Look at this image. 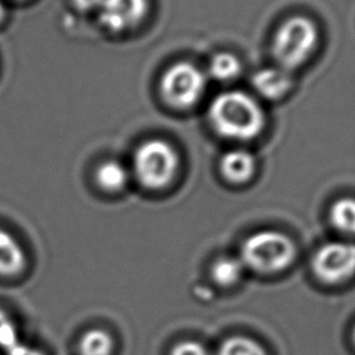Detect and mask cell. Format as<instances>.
Returning a JSON list of instances; mask_svg holds the SVG:
<instances>
[{
	"label": "cell",
	"instance_id": "cell-1",
	"mask_svg": "<svg viewBox=\"0 0 355 355\" xmlns=\"http://www.w3.org/2000/svg\"><path fill=\"white\" fill-rule=\"evenodd\" d=\"M208 122L225 139L250 141L265 130L266 112L254 96L241 90H226L212 98Z\"/></svg>",
	"mask_w": 355,
	"mask_h": 355
},
{
	"label": "cell",
	"instance_id": "cell-2",
	"mask_svg": "<svg viewBox=\"0 0 355 355\" xmlns=\"http://www.w3.org/2000/svg\"><path fill=\"white\" fill-rule=\"evenodd\" d=\"M319 37V28L312 19L304 15L290 17L277 26L272 37V57L277 67L291 72L312 57Z\"/></svg>",
	"mask_w": 355,
	"mask_h": 355
},
{
	"label": "cell",
	"instance_id": "cell-3",
	"mask_svg": "<svg viewBox=\"0 0 355 355\" xmlns=\"http://www.w3.org/2000/svg\"><path fill=\"white\" fill-rule=\"evenodd\" d=\"M179 165V154L169 141L150 139L135 150L132 169L143 187L162 190L175 180Z\"/></svg>",
	"mask_w": 355,
	"mask_h": 355
},
{
	"label": "cell",
	"instance_id": "cell-4",
	"mask_svg": "<svg viewBox=\"0 0 355 355\" xmlns=\"http://www.w3.org/2000/svg\"><path fill=\"white\" fill-rule=\"evenodd\" d=\"M295 255L293 241L283 233L262 230L245 239L241 262L258 272H275L286 268Z\"/></svg>",
	"mask_w": 355,
	"mask_h": 355
},
{
	"label": "cell",
	"instance_id": "cell-5",
	"mask_svg": "<svg viewBox=\"0 0 355 355\" xmlns=\"http://www.w3.org/2000/svg\"><path fill=\"white\" fill-rule=\"evenodd\" d=\"M207 89V75L194 64L179 61L166 68L159 80L164 101L176 110L194 107Z\"/></svg>",
	"mask_w": 355,
	"mask_h": 355
},
{
	"label": "cell",
	"instance_id": "cell-6",
	"mask_svg": "<svg viewBox=\"0 0 355 355\" xmlns=\"http://www.w3.org/2000/svg\"><path fill=\"white\" fill-rule=\"evenodd\" d=\"M312 268L316 276L324 282L345 280L355 272V244L345 241L326 243L316 251Z\"/></svg>",
	"mask_w": 355,
	"mask_h": 355
},
{
	"label": "cell",
	"instance_id": "cell-7",
	"mask_svg": "<svg viewBox=\"0 0 355 355\" xmlns=\"http://www.w3.org/2000/svg\"><path fill=\"white\" fill-rule=\"evenodd\" d=\"M148 0H101L97 10L100 22L111 32H126L141 24Z\"/></svg>",
	"mask_w": 355,
	"mask_h": 355
},
{
	"label": "cell",
	"instance_id": "cell-8",
	"mask_svg": "<svg viewBox=\"0 0 355 355\" xmlns=\"http://www.w3.org/2000/svg\"><path fill=\"white\" fill-rule=\"evenodd\" d=\"M250 82L252 89L262 98L270 101L283 98L294 85V79L290 72L280 67L261 68L252 73Z\"/></svg>",
	"mask_w": 355,
	"mask_h": 355
},
{
	"label": "cell",
	"instance_id": "cell-9",
	"mask_svg": "<svg viewBox=\"0 0 355 355\" xmlns=\"http://www.w3.org/2000/svg\"><path fill=\"white\" fill-rule=\"evenodd\" d=\"M219 172L229 183H247L257 172V158L251 151L244 148L229 150L220 157Z\"/></svg>",
	"mask_w": 355,
	"mask_h": 355
},
{
	"label": "cell",
	"instance_id": "cell-10",
	"mask_svg": "<svg viewBox=\"0 0 355 355\" xmlns=\"http://www.w3.org/2000/svg\"><path fill=\"white\" fill-rule=\"evenodd\" d=\"M25 254L17 239L0 227V276H14L25 266Z\"/></svg>",
	"mask_w": 355,
	"mask_h": 355
},
{
	"label": "cell",
	"instance_id": "cell-11",
	"mask_svg": "<svg viewBox=\"0 0 355 355\" xmlns=\"http://www.w3.org/2000/svg\"><path fill=\"white\" fill-rule=\"evenodd\" d=\"M96 180L105 191H119L129 182V171L122 162L110 159L97 168Z\"/></svg>",
	"mask_w": 355,
	"mask_h": 355
},
{
	"label": "cell",
	"instance_id": "cell-12",
	"mask_svg": "<svg viewBox=\"0 0 355 355\" xmlns=\"http://www.w3.org/2000/svg\"><path fill=\"white\" fill-rule=\"evenodd\" d=\"M243 65L240 58L229 51H220L212 55L208 64V73L218 82H232L240 76Z\"/></svg>",
	"mask_w": 355,
	"mask_h": 355
},
{
	"label": "cell",
	"instance_id": "cell-13",
	"mask_svg": "<svg viewBox=\"0 0 355 355\" xmlns=\"http://www.w3.org/2000/svg\"><path fill=\"white\" fill-rule=\"evenodd\" d=\"M331 225L347 234H355V198H338L330 207Z\"/></svg>",
	"mask_w": 355,
	"mask_h": 355
},
{
	"label": "cell",
	"instance_id": "cell-14",
	"mask_svg": "<svg viewBox=\"0 0 355 355\" xmlns=\"http://www.w3.org/2000/svg\"><path fill=\"white\" fill-rule=\"evenodd\" d=\"M78 349L80 355H110L112 351V340L107 331L90 329L82 334Z\"/></svg>",
	"mask_w": 355,
	"mask_h": 355
},
{
	"label": "cell",
	"instance_id": "cell-15",
	"mask_svg": "<svg viewBox=\"0 0 355 355\" xmlns=\"http://www.w3.org/2000/svg\"><path fill=\"white\" fill-rule=\"evenodd\" d=\"M243 272V263L241 261L236 258H219L212 265V277L216 283L222 286H230L236 283Z\"/></svg>",
	"mask_w": 355,
	"mask_h": 355
},
{
	"label": "cell",
	"instance_id": "cell-16",
	"mask_svg": "<svg viewBox=\"0 0 355 355\" xmlns=\"http://www.w3.org/2000/svg\"><path fill=\"white\" fill-rule=\"evenodd\" d=\"M218 355H266V352L254 340L234 336L222 343Z\"/></svg>",
	"mask_w": 355,
	"mask_h": 355
},
{
	"label": "cell",
	"instance_id": "cell-17",
	"mask_svg": "<svg viewBox=\"0 0 355 355\" xmlns=\"http://www.w3.org/2000/svg\"><path fill=\"white\" fill-rule=\"evenodd\" d=\"M19 341L18 330L10 316L0 309V348L8 349L11 345Z\"/></svg>",
	"mask_w": 355,
	"mask_h": 355
},
{
	"label": "cell",
	"instance_id": "cell-18",
	"mask_svg": "<svg viewBox=\"0 0 355 355\" xmlns=\"http://www.w3.org/2000/svg\"><path fill=\"white\" fill-rule=\"evenodd\" d=\"M171 355H208V352L200 343L183 341L172 348Z\"/></svg>",
	"mask_w": 355,
	"mask_h": 355
},
{
	"label": "cell",
	"instance_id": "cell-19",
	"mask_svg": "<svg viewBox=\"0 0 355 355\" xmlns=\"http://www.w3.org/2000/svg\"><path fill=\"white\" fill-rule=\"evenodd\" d=\"M7 355H43L37 348L31 347L21 340L4 351Z\"/></svg>",
	"mask_w": 355,
	"mask_h": 355
},
{
	"label": "cell",
	"instance_id": "cell-20",
	"mask_svg": "<svg viewBox=\"0 0 355 355\" xmlns=\"http://www.w3.org/2000/svg\"><path fill=\"white\" fill-rule=\"evenodd\" d=\"M73 4L80 11H97L101 4V0H73Z\"/></svg>",
	"mask_w": 355,
	"mask_h": 355
},
{
	"label": "cell",
	"instance_id": "cell-21",
	"mask_svg": "<svg viewBox=\"0 0 355 355\" xmlns=\"http://www.w3.org/2000/svg\"><path fill=\"white\" fill-rule=\"evenodd\" d=\"M4 12H6V10H4V4H3V1L0 0V21H1V18L4 17Z\"/></svg>",
	"mask_w": 355,
	"mask_h": 355
},
{
	"label": "cell",
	"instance_id": "cell-22",
	"mask_svg": "<svg viewBox=\"0 0 355 355\" xmlns=\"http://www.w3.org/2000/svg\"><path fill=\"white\" fill-rule=\"evenodd\" d=\"M354 340H355V330H354Z\"/></svg>",
	"mask_w": 355,
	"mask_h": 355
}]
</instances>
